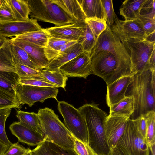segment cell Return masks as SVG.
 I'll list each match as a JSON object with an SVG mask.
<instances>
[{
	"label": "cell",
	"instance_id": "1",
	"mask_svg": "<svg viewBox=\"0 0 155 155\" xmlns=\"http://www.w3.org/2000/svg\"><path fill=\"white\" fill-rule=\"evenodd\" d=\"M127 91L126 96H132L134 100V112L130 119L135 120L149 112L155 111V70L149 69L136 73Z\"/></svg>",
	"mask_w": 155,
	"mask_h": 155
},
{
	"label": "cell",
	"instance_id": "2",
	"mask_svg": "<svg viewBox=\"0 0 155 155\" xmlns=\"http://www.w3.org/2000/svg\"><path fill=\"white\" fill-rule=\"evenodd\" d=\"M78 109L86 121L89 146L97 155H109L110 149L104 130L107 114L93 103L85 104Z\"/></svg>",
	"mask_w": 155,
	"mask_h": 155
},
{
	"label": "cell",
	"instance_id": "3",
	"mask_svg": "<svg viewBox=\"0 0 155 155\" xmlns=\"http://www.w3.org/2000/svg\"><path fill=\"white\" fill-rule=\"evenodd\" d=\"M90 56L92 74L101 78L107 85L123 77L136 74L120 64L113 54L107 50L92 51Z\"/></svg>",
	"mask_w": 155,
	"mask_h": 155
},
{
	"label": "cell",
	"instance_id": "4",
	"mask_svg": "<svg viewBox=\"0 0 155 155\" xmlns=\"http://www.w3.org/2000/svg\"><path fill=\"white\" fill-rule=\"evenodd\" d=\"M37 113L45 141L74 149L72 134L53 110L48 107L40 108Z\"/></svg>",
	"mask_w": 155,
	"mask_h": 155
},
{
	"label": "cell",
	"instance_id": "5",
	"mask_svg": "<svg viewBox=\"0 0 155 155\" xmlns=\"http://www.w3.org/2000/svg\"><path fill=\"white\" fill-rule=\"evenodd\" d=\"M30 18L60 27L78 22L52 0H27Z\"/></svg>",
	"mask_w": 155,
	"mask_h": 155
},
{
	"label": "cell",
	"instance_id": "6",
	"mask_svg": "<svg viewBox=\"0 0 155 155\" xmlns=\"http://www.w3.org/2000/svg\"><path fill=\"white\" fill-rule=\"evenodd\" d=\"M120 40L130 56L131 65L135 72L141 73L151 69L149 60L155 49V43L134 39Z\"/></svg>",
	"mask_w": 155,
	"mask_h": 155
},
{
	"label": "cell",
	"instance_id": "7",
	"mask_svg": "<svg viewBox=\"0 0 155 155\" xmlns=\"http://www.w3.org/2000/svg\"><path fill=\"white\" fill-rule=\"evenodd\" d=\"M57 102L58 109L63 117L66 128L74 137L88 144L86 124L80 111L64 101Z\"/></svg>",
	"mask_w": 155,
	"mask_h": 155
},
{
	"label": "cell",
	"instance_id": "8",
	"mask_svg": "<svg viewBox=\"0 0 155 155\" xmlns=\"http://www.w3.org/2000/svg\"><path fill=\"white\" fill-rule=\"evenodd\" d=\"M116 145L127 155L149 154V147L146 139L138 132L134 120L130 118Z\"/></svg>",
	"mask_w": 155,
	"mask_h": 155
},
{
	"label": "cell",
	"instance_id": "9",
	"mask_svg": "<svg viewBox=\"0 0 155 155\" xmlns=\"http://www.w3.org/2000/svg\"><path fill=\"white\" fill-rule=\"evenodd\" d=\"M102 49L110 52L120 64L136 73L132 68L130 56L124 45L107 25L105 30L97 39L96 45L92 51Z\"/></svg>",
	"mask_w": 155,
	"mask_h": 155
},
{
	"label": "cell",
	"instance_id": "10",
	"mask_svg": "<svg viewBox=\"0 0 155 155\" xmlns=\"http://www.w3.org/2000/svg\"><path fill=\"white\" fill-rule=\"evenodd\" d=\"M57 88L22 85L17 86L16 94L20 104H26L31 107L37 102L41 103L49 98H55L58 93Z\"/></svg>",
	"mask_w": 155,
	"mask_h": 155
},
{
	"label": "cell",
	"instance_id": "11",
	"mask_svg": "<svg viewBox=\"0 0 155 155\" xmlns=\"http://www.w3.org/2000/svg\"><path fill=\"white\" fill-rule=\"evenodd\" d=\"M59 69L67 77L86 79L88 75L92 74L90 54L83 52L61 66Z\"/></svg>",
	"mask_w": 155,
	"mask_h": 155
},
{
	"label": "cell",
	"instance_id": "12",
	"mask_svg": "<svg viewBox=\"0 0 155 155\" xmlns=\"http://www.w3.org/2000/svg\"><path fill=\"white\" fill-rule=\"evenodd\" d=\"M110 28L120 40H144L146 36L142 25L137 19L126 21L117 18Z\"/></svg>",
	"mask_w": 155,
	"mask_h": 155
},
{
	"label": "cell",
	"instance_id": "13",
	"mask_svg": "<svg viewBox=\"0 0 155 155\" xmlns=\"http://www.w3.org/2000/svg\"><path fill=\"white\" fill-rule=\"evenodd\" d=\"M129 118L122 116L108 115L105 123L104 130L107 141L110 149L117 145Z\"/></svg>",
	"mask_w": 155,
	"mask_h": 155
},
{
	"label": "cell",
	"instance_id": "14",
	"mask_svg": "<svg viewBox=\"0 0 155 155\" xmlns=\"http://www.w3.org/2000/svg\"><path fill=\"white\" fill-rule=\"evenodd\" d=\"M87 26L85 21L76 22L60 27L44 29L50 37L78 41L84 35Z\"/></svg>",
	"mask_w": 155,
	"mask_h": 155
},
{
	"label": "cell",
	"instance_id": "15",
	"mask_svg": "<svg viewBox=\"0 0 155 155\" xmlns=\"http://www.w3.org/2000/svg\"><path fill=\"white\" fill-rule=\"evenodd\" d=\"M42 29L37 20L31 18L25 21L0 22V35L9 38Z\"/></svg>",
	"mask_w": 155,
	"mask_h": 155
},
{
	"label": "cell",
	"instance_id": "16",
	"mask_svg": "<svg viewBox=\"0 0 155 155\" xmlns=\"http://www.w3.org/2000/svg\"><path fill=\"white\" fill-rule=\"evenodd\" d=\"M9 128L19 142L29 146H37L45 141L44 137L38 132L19 121L13 122Z\"/></svg>",
	"mask_w": 155,
	"mask_h": 155
},
{
	"label": "cell",
	"instance_id": "17",
	"mask_svg": "<svg viewBox=\"0 0 155 155\" xmlns=\"http://www.w3.org/2000/svg\"><path fill=\"white\" fill-rule=\"evenodd\" d=\"M134 75L123 77L107 85L106 99L109 107L117 103L126 97L127 90L133 81Z\"/></svg>",
	"mask_w": 155,
	"mask_h": 155
},
{
	"label": "cell",
	"instance_id": "18",
	"mask_svg": "<svg viewBox=\"0 0 155 155\" xmlns=\"http://www.w3.org/2000/svg\"><path fill=\"white\" fill-rule=\"evenodd\" d=\"M9 41L24 49L40 69L45 68L49 63L43 47L13 37L9 38Z\"/></svg>",
	"mask_w": 155,
	"mask_h": 155
},
{
	"label": "cell",
	"instance_id": "19",
	"mask_svg": "<svg viewBox=\"0 0 155 155\" xmlns=\"http://www.w3.org/2000/svg\"><path fill=\"white\" fill-rule=\"evenodd\" d=\"M83 52L82 45L78 42L50 61L44 69L50 70L59 69Z\"/></svg>",
	"mask_w": 155,
	"mask_h": 155
},
{
	"label": "cell",
	"instance_id": "20",
	"mask_svg": "<svg viewBox=\"0 0 155 155\" xmlns=\"http://www.w3.org/2000/svg\"><path fill=\"white\" fill-rule=\"evenodd\" d=\"M86 18L105 21L106 17L101 0H78Z\"/></svg>",
	"mask_w": 155,
	"mask_h": 155
},
{
	"label": "cell",
	"instance_id": "21",
	"mask_svg": "<svg viewBox=\"0 0 155 155\" xmlns=\"http://www.w3.org/2000/svg\"><path fill=\"white\" fill-rule=\"evenodd\" d=\"M78 22L85 21L86 17L78 0H52Z\"/></svg>",
	"mask_w": 155,
	"mask_h": 155
},
{
	"label": "cell",
	"instance_id": "22",
	"mask_svg": "<svg viewBox=\"0 0 155 155\" xmlns=\"http://www.w3.org/2000/svg\"><path fill=\"white\" fill-rule=\"evenodd\" d=\"M145 0H126L123 2L120 9V14L125 20L137 19L140 16L141 6Z\"/></svg>",
	"mask_w": 155,
	"mask_h": 155
},
{
	"label": "cell",
	"instance_id": "23",
	"mask_svg": "<svg viewBox=\"0 0 155 155\" xmlns=\"http://www.w3.org/2000/svg\"><path fill=\"white\" fill-rule=\"evenodd\" d=\"M134 100L131 96L126 97L110 107L109 115L130 117L134 112Z\"/></svg>",
	"mask_w": 155,
	"mask_h": 155
},
{
	"label": "cell",
	"instance_id": "24",
	"mask_svg": "<svg viewBox=\"0 0 155 155\" xmlns=\"http://www.w3.org/2000/svg\"><path fill=\"white\" fill-rule=\"evenodd\" d=\"M9 44L11 54L15 62L28 66L35 70L41 69L32 61L28 54L24 49L9 41Z\"/></svg>",
	"mask_w": 155,
	"mask_h": 155
},
{
	"label": "cell",
	"instance_id": "25",
	"mask_svg": "<svg viewBox=\"0 0 155 155\" xmlns=\"http://www.w3.org/2000/svg\"><path fill=\"white\" fill-rule=\"evenodd\" d=\"M14 38L21 39L44 48L47 45L50 36L44 29L16 36Z\"/></svg>",
	"mask_w": 155,
	"mask_h": 155
},
{
	"label": "cell",
	"instance_id": "26",
	"mask_svg": "<svg viewBox=\"0 0 155 155\" xmlns=\"http://www.w3.org/2000/svg\"><path fill=\"white\" fill-rule=\"evenodd\" d=\"M0 71L16 73L15 63L10 50L9 40L0 48Z\"/></svg>",
	"mask_w": 155,
	"mask_h": 155
},
{
	"label": "cell",
	"instance_id": "27",
	"mask_svg": "<svg viewBox=\"0 0 155 155\" xmlns=\"http://www.w3.org/2000/svg\"><path fill=\"white\" fill-rule=\"evenodd\" d=\"M40 71L42 74L41 77L44 81L57 85L65 90L68 78L61 72L59 68L53 70L43 69Z\"/></svg>",
	"mask_w": 155,
	"mask_h": 155
},
{
	"label": "cell",
	"instance_id": "28",
	"mask_svg": "<svg viewBox=\"0 0 155 155\" xmlns=\"http://www.w3.org/2000/svg\"><path fill=\"white\" fill-rule=\"evenodd\" d=\"M16 113V116L19 121L33 129L43 137L37 113L20 110H17Z\"/></svg>",
	"mask_w": 155,
	"mask_h": 155
},
{
	"label": "cell",
	"instance_id": "29",
	"mask_svg": "<svg viewBox=\"0 0 155 155\" xmlns=\"http://www.w3.org/2000/svg\"><path fill=\"white\" fill-rule=\"evenodd\" d=\"M8 1L17 21H25L30 19V10L27 0Z\"/></svg>",
	"mask_w": 155,
	"mask_h": 155
},
{
	"label": "cell",
	"instance_id": "30",
	"mask_svg": "<svg viewBox=\"0 0 155 155\" xmlns=\"http://www.w3.org/2000/svg\"><path fill=\"white\" fill-rule=\"evenodd\" d=\"M19 78L16 73L0 71V87L16 93Z\"/></svg>",
	"mask_w": 155,
	"mask_h": 155
},
{
	"label": "cell",
	"instance_id": "31",
	"mask_svg": "<svg viewBox=\"0 0 155 155\" xmlns=\"http://www.w3.org/2000/svg\"><path fill=\"white\" fill-rule=\"evenodd\" d=\"M21 107L15 93L0 87V109L7 108L19 109Z\"/></svg>",
	"mask_w": 155,
	"mask_h": 155
},
{
	"label": "cell",
	"instance_id": "32",
	"mask_svg": "<svg viewBox=\"0 0 155 155\" xmlns=\"http://www.w3.org/2000/svg\"><path fill=\"white\" fill-rule=\"evenodd\" d=\"M71 41L49 37L47 45L44 48L45 54L49 62L58 56L61 46Z\"/></svg>",
	"mask_w": 155,
	"mask_h": 155
},
{
	"label": "cell",
	"instance_id": "33",
	"mask_svg": "<svg viewBox=\"0 0 155 155\" xmlns=\"http://www.w3.org/2000/svg\"><path fill=\"white\" fill-rule=\"evenodd\" d=\"M145 116L147 122L146 140L149 147L155 144V112H149Z\"/></svg>",
	"mask_w": 155,
	"mask_h": 155
},
{
	"label": "cell",
	"instance_id": "34",
	"mask_svg": "<svg viewBox=\"0 0 155 155\" xmlns=\"http://www.w3.org/2000/svg\"><path fill=\"white\" fill-rule=\"evenodd\" d=\"M97 39L90 30L87 24V26L83 37L78 42L82 46L84 52L90 54L97 43Z\"/></svg>",
	"mask_w": 155,
	"mask_h": 155
},
{
	"label": "cell",
	"instance_id": "35",
	"mask_svg": "<svg viewBox=\"0 0 155 155\" xmlns=\"http://www.w3.org/2000/svg\"><path fill=\"white\" fill-rule=\"evenodd\" d=\"M16 73L20 79H36L42 75L40 70L33 69L28 66L15 62Z\"/></svg>",
	"mask_w": 155,
	"mask_h": 155
},
{
	"label": "cell",
	"instance_id": "36",
	"mask_svg": "<svg viewBox=\"0 0 155 155\" xmlns=\"http://www.w3.org/2000/svg\"><path fill=\"white\" fill-rule=\"evenodd\" d=\"M85 22L97 39L107 27L106 21L100 19L86 18Z\"/></svg>",
	"mask_w": 155,
	"mask_h": 155
},
{
	"label": "cell",
	"instance_id": "37",
	"mask_svg": "<svg viewBox=\"0 0 155 155\" xmlns=\"http://www.w3.org/2000/svg\"><path fill=\"white\" fill-rule=\"evenodd\" d=\"M11 110V108H7L0 109V140L9 146L12 143L7 136L5 124L7 119L10 115Z\"/></svg>",
	"mask_w": 155,
	"mask_h": 155
},
{
	"label": "cell",
	"instance_id": "38",
	"mask_svg": "<svg viewBox=\"0 0 155 155\" xmlns=\"http://www.w3.org/2000/svg\"><path fill=\"white\" fill-rule=\"evenodd\" d=\"M17 21L8 0H2L0 3V22Z\"/></svg>",
	"mask_w": 155,
	"mask_h": 155
},
{
	"label": "cell",
	"instance_id": "39",
	"mask_svg": "<svg viewBox=\"0 0 155 155\" xmlns=\"http://www.w3.org/2000/svg\"><path fill=\"white\" fill-rule=\"evenodd\" d=\"M101 1L106 15L107 25L110 28L118 18L114 10L112 0Z\"/></svg>",
	"mask_w": 155,
	"mask_h": 155
},
{
	"label": "cell",
	"instance_id": "40",
	"mask_svg": "<svg viewBox=\"0 0 155 155\" xmlns=\"http://www.w3.org/2000/svg\"><path fill=\"white\" fill-rule=\"evenodd\" d=\"M72 135L74 143V149L78 155H97L88 144L82 142Z\"/></svg>",
	"mask_w": 155,
	"mask_h": 155
},
{
	"label": "cell",
	"instance_id": "41",
	"mask_svg": "<svg viewBox=\"0 0 155 155\" xmlns=\"http://www.w3.org/2000/svg\"><path fill=\"white\" fill-rule=\"evenodd\" d=\"M140 15L155 18V0H145L140 8Z\"/></svg>",
	"mask_w": 155,
	"mask_h": 155
},
{
	"label": "cell",
	"instance_id": "42",
	"mask_svg": "<svg viewBox=\"0 0 155 155\" xmlns=\"http://www.w3.org/2000/svg\"><path fill=\"white\" fill-rule=\"evenodd\" d=\"M32 155H59L49 146L48 142L45 141L31 150Z\"/></svg>",
	"mask_w": 155,
	"mask_h": 155
},
{
	"label": "cell",
	"instance_id": "43",
	"mask_svg": "<svg viewBox=\"0 0 155 155\" xmlns=\"http://www.w3.org/2000/svg\"><path fill=\"white\" fill-rule=\"evenodd\" d=\"M137 19L142 25L146 36L155 31V18L140 15Z\"/></svg>",
	"mask_w": 155,
	"mask_h": 155
},
{
	"label": "cell",
	"instance_id": "44",
	"mask_svg": "<svg viewBox=\"0 0 155 155\" xmlns=\"http://www.w3.org/2000/svg\"><path fill=\"white\" fill-rule=\"evenodd\" d=\"M19 83L22 85L35 86L58 88L57 85L46 81L32 78H19Z\"/></svg>",
	"mask_w": 155,
	"mask_h": 155
},
{
	"label": "cell",
	"instance_id": "45",
	"mask_svg": "<svg viewBox=\"0 0 155 155\" xmlns=\"http://www.w3.org/2000/svg\"><path fill=\"white\" fill-rule=\"evenodd\" d=\"M31 150L29 148H25L20 145L18 142L12 143L4 155H24Z\"/></svg>",
	"mask_w": 155,
	"mask_h": 155
},
{
	"label": "cell",
	"instance_id": "46",
	"mask_svg": "<svg viewBox=\"0 0 155 155\" xmlns=\"http://www.w3.org/2000/svg\"><path fill=\"white\" fill-rule=\"evenodd\" d=\"M137 129L141 136L146 139L147 122L145 115H142L134 120Z\"/></svg>",
	"mask_w": 155,
	"mask_h": 155
},
{
	"label": "cell",
	"instance_id": "47",
	"mask_svg": "<svg viewBox=\"0 0 155 155\" xmlns=\"http://www.w3.org/2000/svg\"><path fill=\"white\" fill-rule=\"evenodd\" d=\"M48 142L50 147L59 155H78L74 149L65 148L52 143Z\"/></svg>",
	"mask_w": 155,
	"mask_h": 155
},
{
	"label": "cell",
	"instance_id": "48",
	"mask_svg": "<svg viewBox=\"0 0 155 155\" xmlns=\"http://www.w3.org/2000/svg\"><path fill=\"white\" fill-rule=\"evenodd\" d=\"M109 155H127L117 146L110 149Z\"/></svg>",
	"mask_w": 155,
	"mask_h": 155
},
{
	"label": "cell",
	"instance_id": "49",
	"mask_svg": "<svg viewBox=\"0 0 155 155\" xmlns=\"http://www.w3.org/2000/svg\"><path fill=\"white\" fill-rule=\"evenodd\" d=\"M149 64L150 69L155 70V49L153 50L150 57Z\"/></svg>",
	"mask_w": 155,
	"mask_h": 155
},
{
	"label": "cell",
	"instance_id": "50",
	"mask_svg": "<svg viewBox=\"0 0 155 155\" xmlns=\"http://www.w3.org/2000/svg\"><path fill=\"white\" fill-rule=\"evenodd\" d=\"M10 146L0 140V155H4Z\"/></svg>",
	"mask_w": 155,
	"mask_h": 155
},
{
	"label": "cell",
	"instance_id": "51",
	"mask_svg": "<svg viewBox=\"0 0 155 155\" xmlns=\"http://www.w3.org/2000/svg\"><path fill=\"white\" fill-rule=\"evenodd\" d=\"M155 31L146 36L144 40L150 43H155Z\"/></svg>",
	"mask_w": 155,
	"mask_h": 155
},
{
	"label": "cell",
	"instance_id": "52",
	"mask_svg": "<svg viewBox=\"0 0 155 155\" xmlns=\"http://www.w3.org/2000/svg\"><path fill=\"white\" fill-rule=\"evenodd\" d=\"M9 39V38L0 35V48L4 46Z\"/></svg>",
	"mask_w": 155,
	"mask_h": 155
},
{
	"label": "cell",
	"instance_id": "53",
	"mask_svg": "<svg viewBox=\"0 0 155 155\" xmlns=\"http://www.w3.org/2000/svg\"><path fill=\"white\" fill-rule=\"evenodd\" d=\"M151 155H155V144H153L149 147Z\"/></svg>",
	"mask_w": 155,
	"mask_h": 155
},
{
	"label": "cell",
	"instance_id": "54",
	"mask_svg": "<svg viewBox=\"0 0 155 155\" xmlns=\"http://www.w3.org/2000/svg\"><path fill=\"white\" fill-rule=\"evenodd\" d=\"M24 155H32V154H31V150L29 152L26 154H25Z\"/></svg>",
	"mask_w": 155,
	"mask_h": 155
},
{
	"label": "cell",
	"instance_id": "55",
	"mask_svg": "<svg viewBox=\"0 0 155 155\" xmlns=\"http://www.w3.org/2000/svg\"><path fill=\"white\" fill-rule=\"evenodd\" d=\"M2 0H0V3L1 2Z\"/></svg>",
	"mask_w": 155,
	"mask_h": 155
}]
</instances>
